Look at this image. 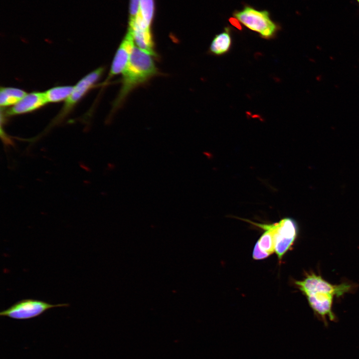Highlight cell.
Returning <instances> with one entry per match:
<instances>
[{"mask_svg":"<svg viewBox=\"0 0 359 359\" xmlns=\"http://www.w3.org/2000/svg\"><path fill=\"white\" fill-rule=\"evenodd\" d=\"M27 93L23 90L12 87H1L0 105L1 107L15 105Z\"/></svg>","mask_w":359,"mask_h":359,"instance_id":"cell-12","label":"cell"},{"mask_svg":"<svg viewBox=\"0 0 359 359\" xmlns=\"http://www.w3.org/2000/svg\"><path fill=\"white\" fill-rule=\"evenodd\" d=\"M68 306L67 303L53 305L41 300L25 299L1 311L0 316L16 320H26L37 317L48 309Z\"/></svg>","mask_w":359,"mask_h":359,"instance_id":"cell-5","label":"cell"},{"mask_svg":"<svg viewBox=\"0 0 359 359\" xmlns=\"http://www.w3.org/2000/svg\"><path fill=\"white\" fill-rule=\"evenodd\" d=\"M140 13L146 23L151 27L155 13L154 0H140Z\"/></svg>","mask_w":359,"mask_h":359,"instance_id":"cell-14","label":"cell"},{"mask_svg":"<svg viewBox=\"0 0 359 359\" xmlns=\"http://www.w3.org/2000/svg\"><path fill=\"white\" fill-rule=\"evenodd\" d=\"M232 16L239 23L264 39L275 38L281 29L280 24L271 18L268 10H259L248 4H244L241 9L235 10Z\"/></svg>","mask_w":359,"mask_h":359,"instance_id":"cell-3","label":"cell"},{"mask_svg":"<svg viewBox=\"0 0 359 359\" xmlns=\"http://www.w3.org/2000/svg\"><path fill=\"white\" fill-rule=\"evenodd\" d=\"M299 290L306 297L315 315L327 326L328 319L337 320L332 310L334 297L340 298L350 293L351 285L348 282L334 285L321 275L311 272L300 282Z\"/></svg>","mask_w":359,"mask_h":359,"instance_id":"cell-1","label":"cell"},{"mask_svg":"<svg viewBox=\"0 0 359 359\" xmlns=\"http://www.w3.org/2000/svg\"><path fill=\"white\" fill-rule=\"evenodd\" d=\"M47 103L44 92H33L26 94L16 104L6 111L8 116H14L33 111Z\"/></svg>","mask_w":359,"mask_h":359,"instance_id":"cell-9","label":"cell"},{"mask_svg":"<svg viewBox=\"0 0 359 359\" xmlns=\"http://www.w3.org/2000/svg\"><path fill=\"white\" fill-rule=\"evenodd\" d=\"M357 2L359 3V0H356Z\"/></svg>","mask_w":359,"mask_h":359,"instance_id":"cell-17","label":"cell"},{"mask_svg":"<svg viewBox=\"0 0 359 359\" xmlns=\"http://www.w3.org/2000/svg\"><path fill=\"white\" fill-rule=\"evenodd\" d=\"M274 239L275 252L281 260L291 249L298 236L299 227L295 220L286 217L276 223L268 224Z\"/></svg>","mask_w":359,"mask_h":359,"instance_id":"cell-4","label":"cell"},{"mask_svg":"<svg viewBox=\"0 0 359 359\" xmlns=\"http://www.w3.org/2000/svg\"><path fill=\"white\" fill-rule=\"evenodd\" d=\"M140 0H130L129 22L133 21L140 12Z\"/></svg>","mask_w":359,"mask_h":359,"instance_id":"cell-15","label":"cell"},{"mask_svg":"<svg viewBox=\"0 0 359 359\" xmlns=\"http://www.w3.org/2000/svg\"><path fill=\"white\" fill-rule=\"evenodd\" d=\"M155 58L153 55L134 46L128 64L122 74L121 88L113 103L112 113L123 105L134 89L160 74Z\"/></svg>","mask_w":359,"mask_h":359,"instance_id":"cell-2","label":"cell"},{"mask_svg":"<svg viewBox=\"0 0 359 359\" xmlns=\"http://www.w3.org/2000/svg\"><path fill=\"white\" fill-rule=\"evenodd\" d=\"M105 68L99 67L83 77L74 86L71 95L65 100L63 107L56 117L55 122H60L72 110L81 98L92 88L102 75Z\"/></svg>","mask_w":359,"mask_h":359,"instance_id":"cell-6","label":"cell"},{"mask_svg":"<svg viewBox=\"0 0 359 359\" xmlns=\"http://www.w3.org/2000/svg\"><path fill=\"white\" fill-rule=\"evenodd\" d=\"M128 31L131 34L137 47L155 58L158 57L151 27L146 23L140 12L133 21L129 22Z\"/></svg>","mask_w":359,"mask_h":359,"instance_id":"cell-7","label":"cell"},{"mask_svg":"<svg viewBox=\"0 0 359 359\" xmlns=\"http://www.w3.org/2000/svg\"><path fill=\"white\" fill-rule=\"evenodd\" d=\"M74 89L72 86H60L51 88L44 92L47 103L58 102L66 100Z\"/></svg>","mask_w":359,"mask_h":359,"instance_id":"cell-13","label":"cell"},{"mask_svg":"<svg viewBox=\"0 0 359 359\" xmlns=\"http://www.w3.org/2000/svg\"><path fill=\"white\" fill-rule=\"evenodd\" d=\"M134 45L133 37L127 31L116 50L108 77L103 85H106L114 76L123 73L128 64Z\"/></svg>","mask_w":359,"mask_h":359,"instance_id":"cell-8","label":"cell"},{"mask_svg":"<svg viewBox=\"0 0 359 359\" xmlns=\"http://www.w3.org/2000/svg\"><path fill=\"white\" fill-rule=\"evenodd\" d=\"M232 33L230 26L224 27L222 31L213 38L208 48V52L216 56H223L228 53L233 44Z\"/></svg>","mask_w":359,"mask_h":359,"instance_id":"cell-11","label":"cell"},{"mask_svg":"<svg viewBox=\"0 0 359 359\" xmlns=\"http://www.w3.org/2000/svg\"><path fill=\"white\" fill-rule=\"evenodd\" d=\"M249 222L265 231L255 245L253 251V258L255 260L266 258L275 252V243L273 232L269 227L268 224Z\"/></svg>","mask_w":359,"mask_h":359,"instance_id":"cell-10","label":"cell"},{"mask_svg":"<svg viewBox=\"0 0 359 359\" xmlns=\"http://www.w3.org/2000/svg\"><path fill=\"white\" fill-rule=\"evenodd\" d=\"M308 274H309V273L306 274V276ZM302 280H297V281H295V282H294L295 285H296V287H297V288H298L299 290V284H300V282H301ZM350 285H351V292H351L353 290L355 286H354L353 285H352V284H351V283H350Z\"/></svg>","mask_w":359,"mask_h":359,"instance_id":"cell-16","label":"cell"}]
</instances>
